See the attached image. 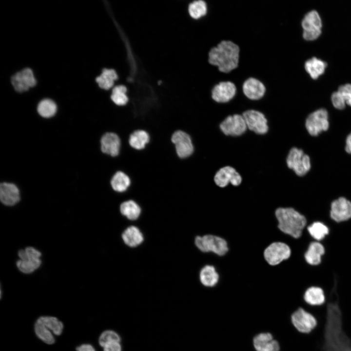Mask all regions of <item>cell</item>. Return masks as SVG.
Masks as SVG:
<instances>
[{"label":"cell","mask_w":351,"mask_h":351,"mask_svg":"<svg viewBox=\"0 0 351 351\" xmlns=\"http://www.w3.org/2000/svg\"><path fill=\"white\" fill-rule=\"evenodd\" d=\"M322 351H351V339L343 328L342 315L337 300L327 304Z\"/></svg>","instance_id":"cell-1"},{"label":"cell","mask_w":351,"mask_h":351,"mask_svg":"<svg viewBox=\"0 0 351 351\" xmlns=\"http://www.w3.org/2000/svg\"><path fill=\"white\" fill-rule=\"evenodd\" d=\"M240 48L231 40H223L212 48L208 54V62L223 73H229L239 65Z\"/></svg>","instance_id":"cell-2"},{"label":"cell","mask_w":351,"mask_h":351,"mask_svg":"<svg viewBox=\"0 0 351 351\" xmlns=\"http://www.w3.org/2000/svg\"><path fill=\"white\" fill-rule=\"evenodd\" d=\"M278 229L294 239L300 238L307 224L305 216L292 207H279L275 211Z\"/></svg>","instance_id":"cell-3"},{"label":"cell","mask_w":351,"mask_h":351,"mask_svg":"<svg viewBox=\"0 0 351 351\" xmlns=\"http://www.w3.org/2000/svg\"><path fill=\"white\" fill-rule=\"evenodd\" d=\"M194 242L198 250L205 254L212 253L223 256L229 251L228 242L224 238L212 234L197 235Z\"/></svg>","instance_id":"cell-4"},{"label":"cell","mask_w":351,"mask_h":351,"mask_svg":"<svg viewBox=\"0 0 351 351\" xmlns=\"http://www.w3.org/2000/svg\"><path fill=\"white\" fill-rule=\"evenodd\" d=\"M292 255V250L286 243L277 241L270 244L263 252V256L267 263L272 266L280 264L288 260Z\"/></svg>","instance_id":"cell-5"},{"label":"cell","mask_w":351,"mask_h":351,"mask_svg":"<svg viewBox=\"0 0 351 351\" xmlns=\"http://www.w3.org/2000/svg\"><path fill=\"white\" fill-rule=\"evenodd\" d=\"M20 259L16 263L19 270L23 273H30L38 269L41 265V253L32 247L19 251Z\"/></svg>","instance_id":"cell-6"},{"label":"cell","mask_w":351,"mask_h":351,"mask_svg":"<svg viewBox=\"0 0 351 351\" xmlns=\"http://www.w3.org/2000/svg\"><path fill=\"white\" fill-rule=\"evenodd\" d=\"M176 155L182 159L191 157L195 152V146L190 135L182 130L175 131L172 136Z\"/></svg>","instance_id":"cell-7"},{"label":"cell","mask_w":351,"mask_h":351,"mask_svg":"<svg viewBox=\"0 0 351 351\" xmlns=\"http://www.w3.org/2000/svg\"><path fill=\"white\" fill-rule=\"evenodd\" d=\"M286 162L288 167L299 176L305 175L311 168L309 156L302 150L295 147L290 150Z\"/></svg>","instance_id":"cell-8"},{"label":"cell","mask_w":351,"mask_h":351,"mask_svg":"<svg viewBox=\"0 0 351 351\" xmlns=\"http://www.w3.org/2000/svg\"><path fill=\"white\" fill-rule=\"evenodd\" d=\"M303 37L307 40L317 39L321 33L322 21L318 12L312 10L307 13L301 21Z\"/></svg>","instance_id":"cell-9"},{"label":"cell","mask_w":351,"mask_h":351,"mask_svg":"<svg viewBox=\"0 0 351 351\" xmlns=\"http://www.w3.org/2000/svg\"><path fill=\"white\" fill-rule=\"evenodd\" d=\"M291 321L294 327L302 333H309L317 326L315 317L302 308H299L291 316Z\"/></svg>","instance_id":"cell-10"},{"label":"cell","mask_w":351,"mask_h":351,"mask_svg":"<svg viewBox=\"0 0 351 351\" xmlns=\"http://www.w3.org/2000/svg\"><path fill=\"white\" fill-rule=\"evenodd\" d=\"M306 128L309 134L313 136L326 131L329 126L328 114L325 109H318L309 115L306 120Z\"/></svg>","instance_id":"cell-11"},{"label":"cell","mask_w":351,"mask_h":351,"mask_svg":"<svg viewBox=\"0 0 351 351\" xmlns=\"http://www.w3.org/2000/svg\"><path fill=\"white\" fill-rule=\"evenodd\" d=\"M247 128L259 135L266 134L268 131L267 119L261 112L249 109L244 111L242 114Z\"/></svg>","instance_id":"cell-12"},{"label":"cell","mask_w":351,"mask_h":351,"mask_svg":"<svg viewBox=\"0 0 351 351\" xmlns=\"http://www.w3.org/2000/svg\"><path fill=\"white\" fill-rule=\"evenodd\" d=\"M235 84L230 81H223L215 84L211 91L212 99L218 103H226L233 100L237 93Z\"/></svg>","instance_id":"cell-13"},{"label":"cell","mask_w":351,"mask_h":351,"mask_svg":"<svg viewBox=\"0 0 351 351\" xmlns=\"http://www.w3.org/2000/svg\"><path fill=\"white\" fill-rule=\"evenodd\" d=\"M219 127L225 135L231 136H241L247 129L242 115L237 114L226 117L220 124Z\"/></svg>","instance_id":"cell-14"},{"label":"cell","mask_w":351,"mask_h":351,"mask_svg":"<svg viewBox=\"0 0 351 351\" xmlns=\"http://www.w3.org/2000/svg\"><path fill=\"white\" fill-rule=\"evenodd\" d=\"M99 144L100 151L106 156L115 157L120 154L121 140L115 133L106 132L100 138Z\"/></svg>","instance_id":"cell-15"},{"label":"cell","mask_w":351,"mask_h":351,"mask_svg":"<svg viewBox=\"0 0 351 351\" xmlns=\"http://www.w3.org/2000/svg\"><path fill=\"white\" fill-rule=\"evenodd\" d=\"M330 215L337 222L348 220L351 218V202L343 197L334 200L331 203Z\"/></svg>","instance_id":"cell-16"},{"label":"cell","mask_w":351,"mask_h":351,"mask_svg":"<svg viewBox=\"0 0 351 351\" xmlns=\"http://www.w3.org/2000/svg\"><path fill=\"white\" fill-rule=\"evenodd\" d=\"M214 180L217 186L224 188L229 183L235 186L239 185L242 177L235 169L228 166L221 168L215 174Z\"/></svg>","instance_id":"cell-17"},{"label":"cell","mask_w":351,"mask_h":351,"mask_svg":"<svg viewBox=\"0 0 351 351\" xmlns=\"http://www.w3.org/2000/svg\"><path fill=\"white\" fill-rule=\"evenodd\" d=\"M244 96L249 100L257 101L262 98L266 92L264 84L259 79L250 77L244 81L242 86Z\"/></svg>","instance_id":"cell-18"},{"label":"cell","mask_w":351,"mask_h":351,"mask_svg":"<svg viewBox=\"0 0 351 351\" xmlns=\"http://www.w3.org/2000/svg\"><path fill=\"white\" fill-rule=\"evenodd\" d=\"M12 84L19 92L26 91L33 87L36 83L34 74L30 68H25L12 77Z\"/></svg>","instance_id":"cell-19"},{"label":"cell","mask_w":351,"mask_h":351,"mask_svg":"<svg viewBox=\"0 0 351 351\" xmlns=\"http://www.w3.org/2000/svg\"><path fill=\"white\" fill-rule=\"evenodd\" d=\"M254 347L256 351H279L280 346L269 332L260 333L253 339Z\"/></svg>","instance_id":"cell-20"},{"label":"cell","mask_w":351,"mask_h":351,"mask_svg":"<svg viewBox=\"0 0 351 351\" xmlns=\"http://www.w3.org/2000/svg\"><path fill=\"white\" fill-rule=\"evenodd\" d=\"M0 198L5 205H14L20 199L19 190L14 184L2 183L0 185Z\"/></svg>","instance_id":"cell-21"},{"label":"cell","mask_w":351,"mask_h":351,"mask_svg":"<svg viewBox=\"0 0 351 351\" xmlns=\"http://www.w3.org/2000/svg\"><path fill=\"white\" fill-rule=\"evenodd\" d=\"M199 278L202 285L206 287L212 288L218 284L220 275L214 265L207 264L200 270Z\"/></svg>","instance_id":"cell-22"},{"label":"cell","mask_w":351,"mask_h":351,"mask_svg":"<svg viewBox=\"0 0 351 351\" xmlns=\"http://www.w3.org/2000/svg\"><path fill=\"white\" fill-rule=\"evenodd\" d=\"M112 190L119 194L124 193L128 191L131 185V179L129 176L121 171L116 172L110 180Z\"/></svg>","instance_id":"cell-23"},{"label":"cell","mask_w":351,"mask_h":351,"mask_svg":"<svg viewBox=\"0 0 351 351\" xmlns=\"http://www.w3.org/2000/svg\"><path fill=\"white\" fill-rule=\"evenodd\" d=\"M150 142V136L145 130L138 129L133 132L130 135L128 143L130 146L136 151L145 149Z\"/></svg>","instance_id":"cell-24"},{"label":"cell","mask_w":351,"mask_h":351,"mask_svg":"<svg viewBox=\"0 0 351 351\" xmlns=\"http://www.w3.org/2000/svg\"><path fill=\"white\" fill-rule=\"evenodd\" d=\"M324 253L325 249L322 244L316 241L311 242L304 254L305 261L311 265H317L321 263Z\"/></svg>","instance_id":"cell-25"},{"label":"cell","mask_w":351,"mask_h":351,"mask_svg":"<svg viewBox=\"0 0 351 351\" xmlns=\"http://www.w3.org/2000/svg\"><path fill=\"white\" fill-rule=\"evenodd\" d=\"M121 236L124 243L130 247H136L140 245L144 240L143 234L135 226L127 227L122 233Z\"/></svg>","instance_id":"cell-26"},{"label":"cell","mask_w":351,"mask_h":351,"mask_svg":"<svg viewBox=\"0 0 351 351\" xmlns=\"http://www.w3.org/2000/svg\"><path fill=\"white\" fill-rule=\"evenodd\" d=\"M121 214L131 220L137 219L141 213L140 205L133 199H128L122 202L119 205Z\"/></svg>","instance_id":"cell-27"},{"label":"cell","mask_w":351,"mask_h":351,"mask_svg":"<svg viewBox=\"0 0 351 351\" xmlns=\"http://www.w3.org/2000/svg\"><path fill=\"white\" fill-rule=\"evenodd\" d=\"M303 297L305 301L311 306H320L325 302L324 292L319 287H309L305 291Z\"/></svg>","instance_id":"cell-28"},{"label":"cell","mask_w":351,"mask_h":351,"mask_svg":"<svg viewBox=\"0 0 351 351\" xmlns=\"http://www.w3.org/2000/svg\"><path fill=\"white\" fill-rule=\"evenodd\" d=\"M118 78V74L115 70L104 68L100 76L96 78V81L100 88L108 90L113 87Z\"/></svg>","instance_id":"cell-29"},{"label":"cell","mask_w":351,"mask_h":351,"mask_svg":"<svg viewBox=\"0 0 351 351\" xmlns=\"http://www.w3.org/2000/svg\"><path fill=\"white\" fill-rule=\"evenodd\" d=\"M326 66V62L315 57L307 60L304 65L306 71L313 79H317L323 74Z\"/></svg>","instance_id":"cell-30"},{"label":"cell","mask_w":351,"mask_h":351,"mask_svg":"<svg viewBox=\"0 0 351 351\" xmlns=\"http://www.w3.org/2000/svg\"><path fill=\"white\" fill-rule=\"evenodd\" d=\"M128 88L123 84H118L114 86L110 95V99L114 104L119 107L126 105L129 101L127 95Z\"/></svg>","instance_id":"cell-31"},{"label":"cell","mask_w":351,"mask_h":351,"mask_svg":"<svg viewBox=\"0 0 351 351\" xmlns=\"http://www.w3.org/2000/svg\"><path fill=\"white\" fill-rule=\"evenodd\" d=\"M208 4L203 0H193L189 2L188 12L191 18L198 20L205 17L208 13Z\"/></svg>","instance_id":"cell-32"},{"label":"cell","mask_w":351,"mask_h":351,"mask_svg":"<svg viewBox=\"0 0 351 351\" xmlns=\"http://www.w3.org/2000/svg\"><path fill=\"white\" fill-rule=\"evenodd\" d=\"M34 330L38 338L45 343L51 345L55 343L54 334L39 319L35 323Z\"/></svg>","instance_id":"cell-33"},{"label":"cell","mask_w":351,"mask_h":351,"mask_svg":"<svg viewBox=\"0 0 351 351\" xmlns=\"http://www.w3.org/2000/svg\"><path fill=\"white\" fill-rule=\"evenodd\" d=\"M54 335H59L63 331V324L54 316H41L38 318Z\"/></svg>","instance_id":"cell-34"},{"label":"cell","mask_w":351,"mask_h":351,"mask_svg":"<svg viewBox=\"0 0 351 351\" xmlns=\"http://www.w3.org/2000/svg\"><path fill=\"white\" fill-rule=\"evenodd\" d=\"M307 231L310 235L317 240L323 239L329 232L328 227L319 221L314 222L308 226Z\"/></svg>","instance_id":"cell-35"},{"label":"cell","mask_w":351,"mask_h":351,"mask_svg":"<svg viewBox=\"0 0 351 351\" xmlns=\"http://www.w3.org/2000/svg\"><path fill=\"white\" fill-rule=\"evenodd\" d=\"M57 105L52 100L44 99L38 104L37 110L39 114L44 117H50L53 116L57 111Z\"/></svg>","instance_id":"cell-36"},{"label":"cell","mask_w":351,"mask_h":351,"mask_svg":"<svg viewBox=\"0 0 351 351\" xmlns=\"http://www.w3.org/2000/svg\"><path fill=\"white\" fill-rule=\"evenodd\" d=\"M120 341L119 335L116 332L110 330L103 332L98 338L99 344L102 348L108 344Z\"/></svg>","instance_id":"cell-37"},{"label":"cell","mask_w":351,"mask_h":351,"mask_svg":"<svg viewBox=\"0 0 351 351\" xmlns=\"http://www.w3.org/2000/svg\"><path fill=\"white\" fill-rule=\"evenodd\" d=\"M342 96L346 103L351 106V84H346L340 86L337 91Z\"/></svg>","instance_id":"cell-38"},{"label":"cell","mask_w":351,"mask_h":351,"mask_svg":"<svg viewBox=\"0 0 351 351\" xmlns=\"http://www.w3.org/2000/svg\"><path fill=\"white\" fill-rule=\"evenodd\" d=\"M333 105L336 109H343L346 106V102L341 95L338 92H334L331 97Z\"/></svg>","instance_id":"cell-39"},{"label":"cell","mask_w":351,"mask_h":351,"mask_svg":"<svg viewBox=\"0 0 351 351\" xmlns=\"http://www.w3.org/2000/svg\"><path fill=\"white\" fill-rule=\"evenodd\" d=\"M103 351H122L120 342H114L103 347Z\"/></svg>","instance_id":"cell-40"},{"label":"cell","mask_w":351,"mask_h":351,"mask_svg":"<svg viewBox=\"0 0 351 351\" xmlns=\"http://www.w3.org/2000/svg\"><path fill=\"white\" fill-rule=\"evenodd\" d=\"M76 351H96V350L91 344H83L76 348Z\"/></svg>","instance_id":"cell-41"},{"label":"cell","mask_w":351,"mask_h":351,"mask_svg":"<svg viewBox=\"0 0 351 351\" xmlns=\"http://www.w3.org/2000/svg\"><path fill=\"white\" fill-rule=\"evenodd\" d=\"M345 150L347 153L351 154V133L347 137Z\"/></svg>","instance_id":"cell-42"},{"label":"cell","mask_w":351,"mask_h":351,"mask_svg":"<svg viewBox=\"0 0 351 351\" xmlns=\"http://www.w3.org/2000/svg\"><path fill=\"white\" fill-rule=\"evenodd\" d=\"M171 60H172V61H173L172 58H171ZM173 63H174V62H173ZM175 67H176V66H175Z\"/></svg>","instance_id":"cell-43"}]
</instances>
